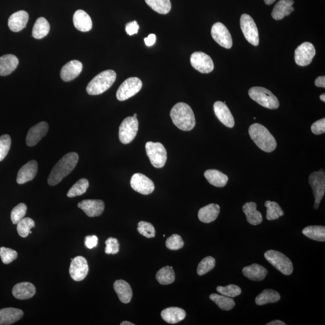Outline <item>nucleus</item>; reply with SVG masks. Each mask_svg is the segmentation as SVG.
I'll return each mask as SVG.
<instances>
[{
    "instance_id": "f257e3e1",
    "label": "nucleus",
    "mask_w": 325,
    "mask_h": 325,
    "mask_svg": "<svg viewBox=\"0 0 325 325\" xmlns=\"http://www.w3.org/2000/svg\"><path fill=\"white\" fill-rule=\"evenodd\" d=\"M79 157L76 153H70L64 156L51 171L48 183L54 186L59 184L76 166Z\"/></svg>"
},
{
    "instance_id": "f03ea898",
    "label": "nucleus",
    "mask_w": 325,
    "mask_h": 325,
    "mask_svg": "<svg viewBox=\"0 0 325 325\" xmlns=\"http://www.w3.org/2000/svg\"><path fill=\"white\" fill-rule=\"evenodd\" d=\"M170 116L174 125L182 131H190L196 124L192 109L184 102H179L174 105Z\"/></svg>"
},
{
    "instance_id": "7ed1b4c3",
    "label": "nucleus",
    "mask_w": 325,
    "mask_h": 325,
    "mask_svg": "<svg viewBox=\"0 0 325 325\" xmlns=\"http://www.w3.org/2000/svg\"><path fill=\"white\" fill-rule=\"evenodd\" d=\"M249 134L259 148L266 153H271L277 146L276 140L265 126L255 123L249 128Z\"/></svg>"
},
{
    "instance_id": "20e7f679",
    "label": "nucleus",
    "mask_w": 325,
    "mask_h": 325,
    "mask_svg": "<svg viewBox=\"0 0 325 325\" xmlns=\"http://www.w3.org/2000/svg\"><path fill=\"white\" fill-rule=\"evenodd\" d=\"M116 79L114 71L106 70L98 74L92 79L86 88L88 94L98 95L104 93L112 87Z\"/></svg>"
},
{
    "instance_id": "39448f33",
    "label": "nucleus",
    "mask_w": 325,
    "mask_h": 325,
    "mask_svg": "<svg viewBox=\"0 0 325 325\" xmlns=\"http://www.w3.org/2000/svg\"><path fill=\"white\" fill-rule=\"evenodd\" d=\"M249 97L258 104L269 109L279 107V102L275 95L263 87H253L248 92Z\"/></svg>"
},
{
    "instance_id": "423d86ee",
    "label": "nucleus",
    "mask_w": 325,
    "mask_h": 325,
    "mask_svg": "<svg viewBox=\"0 0 325 325\" xmlns=\"http://www.w3.org/2000/svg\"><path fill=\"white\" fill-rule=\"evenodd\" d=\"M265 258L273 267L285 275L292 274L293 271V265L291 260L283 253L269 250L265 254Z\"/></svg>"
},
{
    "instance_id": "0eeeda50",
    "label": "nucleus",
    "mask_w": 325,
    "mask_h": 325,
    "mask_svg": "<svg viewBox=\"0 0 325 325\" xmlns=\"http://www.w3.org/2000/svg\"><path fill=\"white\" fill-rule=\"evenodd\" d=\"M145 149L147 156L154 167L156 168H162L165 166L167 160V151L162 143L147 142Z\"/></svg>"
},
{
    "instance_id": "6e6552de",
    "label": "nucleus",
    "mask_w": 325,
    "mask_h": 325,
    "mask_svg": "<svg viewBox=\"0 0 325 325\" xmlns=\"http://www.w3.org/2000/svg\"><path fill=\"white\" fill-rule=\"evenodd\" d=\"M309 184L315 198L314 209H318L325 193V173L324 169L314 172L309 177Z\"/></svg>"
},
{
    "instance_id": "1a4fd4ad",
    "label": "nucleus",
    "mask_w": 325,
    "mask_h": 325,
    "mask_svg": "<svg viewBox=\"0 0 325 325\" xmlns=\"http://www.w3.org/2000/svg\"><path fill=\"white\" fill-rule=\"evenodd\" d=\"M138 130V119L133 116L126 118L119 126V140L123 144H128L135 139Z\"/></svg>"
},
{
    "instance_id": "9d476101",
    "label": "nucleus",
    "mask_w": 325,
    "mask_h": 325,
    "mask_svg": "<svg viewBox=\"0 0 325 325\" xmlns=\"http://www.w3.org/2000/svg\"><path fill=\"white\" fill-rule=\"evenodd\" d=\"M142 82L138 77H130L125 80L119 86L116 98L121 101L128 100L141 90Z\"/></svg>"
},
{
    "instance_id": "9b49d317",
    "label": "nucleus",
    "mask_w": 325,
    "mask_h": 325,
    "mask_svg": "<svg viewBox=\"0 0 325 325\" xmlns=\"http://www.w3.org/2000/svg\"><path fill=\"white\" fill-rule=\"evenodd\" d=\"M241 27L246 40L254 46L259 44V33L254 20L250 15L243 14L241 17Z\"/></svg>"
},
{
    "instance_id": "f8f14e48",
    "label": "nucleus",
    "mask_w": 325,
    "mask_h": 325,
    "mask_svg": "<svg viewBox=\"0 0 325 325\" xmlns=\"http://www.w3.org/2000/svg\"><path fill=\"white\" fill-rule=\"evenodd\" d=\"M316 55V50L312 44L306 42L297 48L295 52V62L300 67L309 65Z\"/></svg>"
},
{
    "instance_id": "ddd939ff",
    "label": "nucleus",
    "mask_w": 325,
    "mask_h": 325,
    "mask_svg": "<svg viewBox=\"0 0 325 325\" xmlns=\"http://www.w3.org/2000/svg\"><path fill=\"white\" fill-rule=\"evenodd\" d=\"M190 63L195 70L203 74L211 73L214 70V63L207 54L198 51L191 54Z\"/></svg>"
},
{
    "instance_id": "4468645a",
    "label": "nucleus",
    "mask_w": 325,
    "mask_h": 325,
    "mask_svg": "<svg viewBox=\"0 0 325 325\" xmlns=\"http://www.w3.org/2000/svg\"><path fill=\"white\" fill-rule=\"evenodd\" d=\"M211 33L212 37L219 45L230 49L232 46V39L229 30L223 24L216 23L212 26Z\"/></svg>"
},
{
    "instance_id": "2eb2a0df",
    "label": "nucleus",
    "mask_w": 325,
    "mask_h": 325,
    "mask_svg": "<svg viewBox=\"0 0 325 325\" xmlns=\"http://www.w3.org/2000/svg\"><path fill=\"white\" fill-rule=\"evenodd\" d=\"M130 184L133 190L144 195L152 193L155 189L153 181L140 173L135 174L132 176Z\"/></svg>"
},
{
    "instance_id": "dca6fc26",
    "label": "nucleus",
    "mask_w": 325,
    "mask_h": 325,
    "mask_svg": "<svg viewBox=\"0 0 325 325\" xmlns=\"http://www.w3.org/2000/svg\"><path fill=\"white\" fill-rule=\"evenodd\" d=\"M71 260L70 268V276L75 281H81L86 277L89 272L87 260L81 256H76Z\"/></svg>"
},
{
    "instance_id": "f3484780",
    "label": "nucleus",
    "mask_w": 325,
    "mask_h": 325,
    "mask_svg": "<svg viewBox=\"0 0 325 325\" xmlns=\"http://www.w3.org/2000/svg\"><path fill=\"white\" fill-rule=\"evenodd\" d=\"M78 208L83 210L88 216L97 217L103 213L105 208L104 202L101 200H87L78 204Z\"/></svg>"
},
{
    "instance_id": "a211bd4d",
    "label": "nucleus",
    "mask_w": 325,
    "mask_h": 325,
    "mask_svg": "<svg viewBox=\"0 0 325 325\" xmlns=\"http://www.w3.org/2000/svg\"><path fill=\"white\" fill-rule=\"evenodd\" d=\"M49 124L46 122H41L33 126L29 129L26 137V143L29 146H33L37 144L49 131Z\"/></svg>"
},
{
    "instance_id": "6ab92c4d",
    "label": "nucleus",
    "mask_w": 325,
    "mask_h": 325,
    "mask_svg": "<svg viewBox=\"0 0 325 325\" xmlns=\"http://www.w3.org/2000/svg\"><path fill=\"white\" fill-rule=\"evenodd\" d=\"M214 111L215 116L222 124L228 128L234 127L235 121L228 106L223 102L217 101L214 104Z\"/></svg>"
},
{
    "instance_id": "aec40b11",
    "label": "nucleus",
    "mask_w": 325,
    "mask_h": 325,
    "mask_svg": "<svg viewBox=\"0 0 325 325\" xmlns=\"http://www.w3.org/2000/svg\"><path fill=\"white\" fill-rule=\"evenodd\" d=\"M83 70V64L80 61L74 60L69 61L61 68L60 77L64 81H70L76 78Z\"/></svg>"
},
{
    "instance_id": "412c9836",
    "label": "nucleus",
    "mask_w": 325,
    "mask_h": 325,
    "mask_svg": "<svg viewBox=\"0 0 325 325\" xmlns=\"http://www.w3.org/2000/svg\"><path fill=\"white\" fill-rule=\"evenodd\" d=\"M37 172V163L35 160L30 161L19 170L16 178V182L19 184H25L32 181Z\"/></svg>"
},
{
    "instance_id": "4be33fe9",
    "label": "nucleus",
    "mask_w": 325,
    "mask_h": 325,
    "mask_svg": "<svg viewBox=\"0 0 325 325\" xmlns=\"http://www.w3.org/2000/svg\"><path fill=\"white\" fill-rule=\"evenodd\" d=\"M29 13L25 10H20L13 13L8 20V26L13 32H19L25 29L29 21Z\"/></svg>"
},
{
    "instance_id": "5701e85b",
    "label": "nucleus",
    "mask_w": 325,
    "mask_h": 325,
    "mask_svg": "<svg viewBox=\"0 0 325 325\" xmlns=\"http://www.w3.org/2000/svg\"><path fill=\"white\" fill-rule=\"evenodd\" d=\"M294 3L295 2L293 0H280L272 10V18L275 20H280L290 15L295 10L293 7Z\"/></svg>"
},
{
    "instance_id": "b1692460",
    "label": "nucleus",
    "mask_w": 325,
    "mask_h": 325,
    "mask_svg": "<svg viewBox=\"0 0 325 325\" xmlns=\"http://www.w3.org/2000/svg\"><path fill=\"white\" fill-rule=\"evenodd\" d=\"M35 287L30 283H20L13 287L12 294L15 298L20 300L28 299L35 295Z\"/></svg>"
},
{
    "instance_id": "393cba45",
    "label": "nucleus",
    "mask_w": 325,
    "mask_h": 325,
    "mask_svg": "<svg viewBox=\"0 0 325 325\" xmlns=\"http://www.w3.org/2000/svg\"><path fill=\"white\" fill-rule=\"evenodd\" d=\"M74 25L78 30L88 32L92 28V21L90 15L83 10H78L73 16Z\"/></svg>"
},
{
    "instance_id": "a878e982",
    "label": "nucleus",
    "mask_w": 325,
    "mask_h": 325,
    "mask_svg": "<svg viewBox=\"0 0 325 325\" xmlns=\"http://www.w3.org/2000/svg\"><path fill=\"white\" fill-rule=\"evenodd\" d=\"M22 310L15 308L0 310V325H9L16 322L23 317Z\"/></svg>"
},
{
    "instance_id": "bb28decb",
    "label": "nucleus",
    "mask_w": 325,
    "mask_h": 325,
    "mask_svg": "<svg viewBox=\"0 0 325 325\" xmlns=\"http://www.w3.org/2000/svg\"><path fill=\"white\" fill-rule=\"evenodd\" d=\"M220 206L218 204H210L206 205L198 211V218L205 224L214 221L220 213Z\"/></svg>"
},
{
    "instance_id": "cd10ccee",
    "label": "nucleus",
    "mask_w": 325,
    "mask_h": 325,
    "mask_svg": "<svg viewBox=\"0 0 325 325\" xmlns=\"http://www.w3.org/2000/svg\"><path fill=\"white\" fill-rule=\"evenodd\" d=\"M161 316L166 322L175 324L185 319L186 313L180 308L169 307L162 311Z\"/></svg>"
},
{
    "instance_id": "c85d7f7f",
    "label": "nucleus",
    "mask_w": 325,
    "mask_h": 325,
    "mask_svg": "<svg viewBox=\"0 0 325 325\" xmlns=\"http://www.w3.org/2000/svg\"><path fill=\"white\" fill-rule=\"evenodd\" d=\"M245 276L254 281H260L266 278L268 270L264 267L258 264H252L245 267L242 270Z\"/></svg>"
},
{
    "instance_id": "c756f323",
    "label": "nucleus",
    "mask_w": 325,
    "mask_h": 325,
    "mask_svg": "<svg viewBox=\"0 0 325 325\" xmlns=\"http://www.w3.org/2000/svg\"><path fill=\"white\" fill-rule=\"evenodd\" d=\"M19 60L13 54H6L0 57V75L6 76L16 70L18 67Z\"/></svg>"
},
{
    "instance_id": "7c9ffc66",
    "label": "nucleus",
    "mask_w": 325,
    "mask_h": 325,
    "mask_svg": "<svg viewBox=\"0 0 325 325\" xmlns=\"http://www.w3.org/2000/svg\"><path fill=\"white\" fill-rule=\"evenodd\" d=\"M114 289L119 300L122 303L128 304L131 301L133 292L131 286L124 280H117L114 283Z\"/></svg>"
},
{
    "instance_id": "2f4dec72",
    "label": "nucleus",
    "mask_w": 325,
    "mask_h": 325,
    "mask_svg": "<svg viewBox=\"0 0 325 325\" xmlns=\"http://www.w3.org/2000/svg\"><path fill=\"white\" fill-rule=\"evenodd\" d=\"M246 220L252 225H258L263 222L262 214L256 210V204L254 202L246 203L242 208Z\"/></svg>"
},
{
    "instance_id": "473e14b6",
    "label": "nucleus",
    "mask_w": 325,
    "mask_h": 325,
    "mask_svg": "<svg viewBox=\"0 0 325 325\" xmlns=\"http://www.w3.org/2000/svg\"><path fill=\"white\" fill-rule=\"evenodd\" d=\"M204 176L211 185L217 187H225L227 185L228 181L227 175L215 169L205 171Z\"/></svg>"
},
{
    "instance_id": "72a5a7b5",
    "label": "nucleus",
    "mask_w": 325,
    "mask_h": 325,
    "mask_svg": "<svg viewBox=\"0 0 325 325\" xmlns=\"http://www.w3.org/2000/svg\"><path fill=\"white\" fill-rule=\"evenodd\" d=\"M280 299L278 292L272 289H266L256 297L255 304L258 306H263L267 304L275 303Z\"/></svg>"
},
{
    "instance_id": "f704fd0d",
    "label": "nucleus",
    "mask_w": 325,
    "mask_h": 325,
    "mask_svg": "<svg viewBox=\"0 0 325 325\" xmlns=\"http://www.w3.org/2000/svg\"><path fill=\"white\" fill-rule=\"evenodd\" d=\"M50 30V26L48 20L43 17H40L34 25L32 35L35 39H42L49 33Z\"/></svg>"
},
{
    "instance_id": "c9c22d12",
    "label": "nucleus",
    "mask_w": 325,
    "mask_h": 325,
    "mask_svg": "<svg viewBox=\"0 0 325 325\" xmlns=\"http://www.w3.org/2000/svg\"><path fill=\"white\" fill-rule=\"evenodd\" d=\"M302 234L312 240L318 242L325 241V227L324 226H309L304 229Z\"/></svg>"
},
{
    "instance_id": "e433bc0d",
    "label": "nucleus",
    "mask_w": 325,
    "mask_h": 325,
    "mask_svg": "<svg viewBox=\"0 0 325 325\" xmlns=\"http://www.w3.org/2000/svg\"><path fill=\"white\" fill-rule=\"evenodd\" d=\"M156 279L162 285L173 283L176 279V274L172 267L167 266L159 270L157 273Z\"/></svg>"
},
{
    "instance_id": "4c0bfd02",
    "label": "nucleus",
    "mask_w": 325,
    "mask_h": 325,
    "mask_svg": "<svg viewBox=\"0 0 325 325\" xmlns=\"http://www.w3.org/2000/svg\"><path fill=\"white\" fill-rule=\"evenodd\" d=\"M210 299L222 310H231L233 309L235 306V301L232 297L224 295L213 293L210 296Z\"/></svg>"
},
{
    "instance_id": "58836bf2",
    "label": "nucleus",
    "mask_w": 325,
    "mask_h": 325,
    "mask_svg": "<svg viewBox=\"0 0 325 325\" xmlns=\"http://www.w3.org/2000/svg\"><path fill=\"white\" fill-rule=\"evenodd\" d=\"M265 205L267 208L266 218L269 221L278 220L285 214V212L276 202L267 201L265 202Z\"/></svg>"
},
{
    "instance_id": "ea45409f",
    "label": "nucleus",
    "mask_w": 325,
    "mask_h": 325,
    "mask_svg": "<svg viewBox=\"0 0 325 325\" xmlns=\"http://www.w3.org/2000/svg\"><path fill=\"white\" fill-rule=\"evenodd\" d=\"M150 8L160 14H167L171 9L170 0H145Z\"/></svg>"
},
{
    "instance_id": "a19ab883",
    "label": "nucleus",
    "mask_w": 325,
    "mask_h": 325,
    "mask_svg": "<svg viewBox=\"0 0 325 325\" xmlns=\"http://www.w3.org/2000/svg\"><path fill=\"white\" fill-rule=\"evenodd\" d=\"M89 186H90V183H89V181L87 179H81L78 180L68 191L67 193L68 197L74 198L81 196V195L85 193Z\"/></svg>"
},
{
    "instance_id": "79ce46f5",
    "label": "nucleus",
    "mask_w": 325,
    "mask_h": 325,
    "mask_svg": "<svg viewBox=\"0 0 325 325\" xmlns=\"http://www.w3.org/2000/svg\"><path fill=\"white\" fill-rule=\"evenodd\" d=\"M35 222L29 218H23L17 224L16 230L20 237L25 238L32 233V228L35 227Z\"/></svg>"
},
{
    "instance_id": "37998d69",
    "label": "nucleus",
    "mask_w": 325,
    "mask_h": 325,
    "mask_svg": "<svg viewBox=\"0 0 325 325\" xmlns=\"http://www.w3.org/2000/svg\"><path fill=\"white\" fill-rule=\"evenodd\" d=\"M215 265V260L212 256H207L204 258L198 265L197 268L198 274L203 276L211 271Z\"/></svg>"
},
{
    "instance_id": "c03bdc74",
    "label": "nucleus",
    "mask_w": 325,
    "mask_h": 325,
    "mask_svg": "<svg viewBox=\"0 0 325 325\" xmlns=\"http://www.w3.org/2000/svg\"><path fill=\"white\" fill-rule=\"evenodd\" d=\"M27 210V205L20 203L13 208L11 212V220L13 224H16L25 216Z\"/></svg>"
},
{
    "instance_id": "a18cd8bd",
    "label": "nucleus",
    "mask_w": 325,
    "mask_h": 325,
    "mask_svg": "<svg viewBox=\"0 0 325 325\" xmlns=\"http://www.w3.org/2000/svg\"><path fill=\"white\" fill-rule=\"evenodd\" d=\"M218 292L222 295L230 297H235L241 295L242 290L237 286L234 285H228L226 287L219 286L216 289Z\"/></svg>"
},
{
    "instance_id": "49530a36",
    "label": "nucleus",
    "mask_w": 325,
    "mask_h": 325,
    "mask_svg": "<svg viewBox=\"0 0 325 325\" xmlns=\"http://www.w3.org/2000/svg\"><path fill=\"white\" fill-rule=\"evenodd\" d=\"M138 231L140 234L146 238L155 237L156 230L154 226L149 222L141 221L138 224Z\"/></svg>"
},
{
    "instance_id": "de8ad7c7",
    "label": "nucleus",
    "mask_w": 325,
    "mask_h": 325,
    "mask_svg": "<svg viewBox=\"0 0 325 325\" xmlns=\"http://www.w3.org/2000/svg\"><path fill=\"white\" fill-rule=\"evenodd\" d=\"M0 257L4 264L8 265L18 257V253L13 249L2 247L0 248Z\"/></svg>"
},
{
    "instance_id": "09e8293b",
    "label": "nucleus",
    "mask_w": 325,
    "mask_h": 325,
    "mask_svg": "<svg viewBox=\"0 0 325 325\" xmlns=\"http://www.w3.org/2000/svg\"><path fill=\"white\" fill-rule=\"evenodd\" d=\"M184 242L181 236L178 234H173L167 238L166 242V246L170 250H179L183 247Z\"/></svg>"
},
{
    "instance_id": "8fccbe9b",
    "label": "nucleus",
    "mask_w": 325,
    "mask_h": 325,
    "mask_svg": "<svg viewBox=\"0 0 325 325\" xmlns=\"http://www.w3.org/2000/svg\"><path fill=\"white\" fill-rule=\"evenodd\" d=\"M11 146V139L8 135L0 137V162L5 159Z\"/></svg>"
},
{
    "instance_id": "3c124183",
    "label": "nucleus",
    "mask_w": 325,
    "mask_h": 325,
    "mask_svg": "<svg viewBox=\"0 0 325 325\" xmlns=\"http://www.w3.org/2000/svg\"><path fill=\"white\" fill-rule=\"evenodd\" d=\"M105 252L107 254H116L119 251V244L117 239L110 237L105 241Z\"/></svg>"
},
{
    "instance_id": "603ef678",
    "label": "nucleus",
    "mask_w": 325,
    "mask_h": 325,
    "mask_svg": "<svg viewBox=\"0 0 325 325\" xmlns=\"http://www.w3.org/2000/svg\"><path fill=\"white\" fill-rule=\"evenodd\" d=\"M311 132L314 135H320L325 132V119H321L320 120L313 123L311 125Z\"/></svg>"
},
{
    "instance_id": "864d4df0",
    "label": "nucleus",
    "mask_w": 325,
    "mask_h": 325,
    "mask_svg": "<svg viewBox=\"0 0 325 325\" xmlns=\"http://www.w3.org/2000/svg\"><path fill=\"white\" fill-rule=\"evenodd\" d=\"M139 29V26L136 20L126 24L125 27L126 32L129 36L134 35L135 34L138 33Z\"/></svg>"
},
{
    "instance_id": "5fc2aeb1",
    "label": "nucleus",
    "mask_w": 325,
    "mask_h": 325,
    "mask_svg": "<svg viewBox=\"0 0 325 325\" xmlns=\"http://www.w3.org/2000/svg\"><path fill=\"white\" fill-rule=\"evenodd\" d=\"M98 239L96 235H88L85 238V245L89 249H93L97 246Z\"/></svg>"
},
{
    "instance_id": "6e6d98bb",
    "label": "nucleus",
    "mask_w": 325,
    "mask_h": 325,
    "mask_svg": "<svg viewBox=\"0 0 325 325\" xmlns=\"http://www.w3.org/2000/svg\"><path fill=\"white\" fill-rule=\"evenodd\" d=\"M145 43L147 46H153L156 43V36L155 34H150V35L144 39Z\"/></svg>"
},
{
    "instance_id": "4d7b16f0",
    "label": "nucleus",
    "mask_w": 325,
    "mask_h": 325,
    "mask_svg": "<svg viewBox=\"0 0 325 325\" xmlns=\"http://www.w3.org/2000/svg\"><path fill=\"white\" fill-rule=\"evenodd\" d=\"M314 83H315L317 87L324 88L325 87V77L320 76L317 77Z\"/></svg>"
},
{
    "instance_id": "13d9d810",
    "label": "nucleus",
    "mask_w": 325,
    "mask_h": 325,
    "mask_svg": "<svg viewBox=\"0 0 325 325\" xmlns=\"http://www.w3.org/2000/svg\"><path fill=\"white\" fill-rule=\"evenodd\" d=\"M266 324L267 325H286V324L285 322H283V321L278 320L270 321V322L267 323Z\"/></svg>"
},
{
    "instance_id": "bf43d9fd",
    "label": "nucleus",
    "mask_w": 325,
    "mask_h": 325,
    "mask_svg": "<svg viewBox=\"0 0 325 325\" xmlns=\"http://www.w3.org/2000/svg\"><path fill=\"white\" fill-rule=\"evenodd\" d=\"M264 1L267 5H271L276 0H264Z\"/></svg>"
},
{
    "instance_id": "052dcab7",
    "label": "nucleus",
    "mask_w": 325,
    "mask_h": 325,
    "mask_svg": "<svg viewBox=\"0 0 325 325\" xmlns=\"http://www.w3.org/2000/svg\"><path fill=\"white\" fill-rule=\"evenodd\" d=\"M121 325H135V324L129 322V321H122V322L121 323Z\"/></svg>"
},
{
    "instance_id": "680f3d73",
    "label": "nucleus",
    "mask_w": 325,
    "mask_h": 325,
    "mask_svg": "<svg viewBox=\"0 0 325 325\" xmlns=\"http://www.w3.org/2000/svg\"><path fill=\"white\" fill-rule=\"evenodd\" d=\"M320 99L321 101H322L323 102H325V95H324V94H321L320 96Z\"/></svg>"
},
{
    "instance_id": "e2e57ef3",
    "label": "nucleus",
    "mask_w": 325,
    "mask_h": 325,
    "mask_svg": "<svg viewBox=\"0 0 325 325\" xmlns=\"http://www.w3.org/2000/svg\"><path fill=\"white\" fill-rule=\"evenodd\" d=\"M133 117L137 118V114H134V115H133Z\"/></svg>"
}]
</instances>
